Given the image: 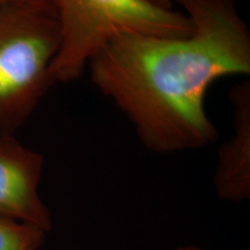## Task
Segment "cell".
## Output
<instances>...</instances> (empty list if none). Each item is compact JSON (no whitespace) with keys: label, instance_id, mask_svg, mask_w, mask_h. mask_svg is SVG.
Listing matches in <instances>:
<instances>
[{"label":"cell","instance_id":"9","mask_svg":"<svg viewBox=\"0 0 250 250\" xmlns=\"http://www.w3.org/2000/svg\"><path fill=\"white\" fill-rule=\"evenodd\" d=\"M234 1H235V0H234Z\"/></svg>","mask_w":250,"mask_h":250},{"label":"cell","instance_id":"8","mask_svg":"<svg viewBox=\"0 0 250 250\" xmlns=\"http://www.w3.org/2000/svg\"><path fill=\"white\" fill-rule=\"evenodd\" d=\"M170 250H208V249L201 248V247H197V246H182V247H177V248H174Z\"/></svg>","mask_w":250,"mask_h":250},{"label":"cell","instance_id":"2","mask_svg":"<svg viewBox=\"0 0 250 250\" xmlns=\"http://www.w3.org/2000/svg\"><path fill=\"white\" fill-rule=\"evenodd\" d=\"M58 48L52 0H0V134L14 136L54 85Z\"/></svg>","mask_w":250,"mask_h":250},{"label":"cell","instance_id":"5","mask_svg":"<svg viewBox=\"0 0 250 250\" xmlns=\"http://www.w3.org/2000/svg\"><path fill=\"white\" fill-rule=\"evenodd\" d=\"M232 134L220 146L213 186L220 199L242 203L250 198V81L230 89Z\"/></svg>","mask_w":250,"mask_h":250},{"label":"cell","instance_id":"4","mask_svg":"<svg viewBox=\"0 0 250 250\" xmlns=\"http://www.w3.org/2000/svg\"><path fill=\"white\" fill-rule=\"evenodd\" d=\"M44 156L12 134H0V215L23 221L49 233L52 217L40 197Z\"/></svg>","mask_w":250,"mask_h":250},{"label":"cell","instance_id":"1","mask_svg":"<svg viewBox=\"0 0 250 250\" xmlns=\"http://www.w3.org/2000/svg\"><path fill=\"white\" fill-rule=\"evenodd\" d=\"M192 24L186 36H124L88 62L92 83L159 154L210 145L205 110L215 81L250 74V30L234 0H174Z\"/></svg>","mask_w":250,"mask_h":250},{"label":"cell","instance_id":"6","mask_svg":"<svg viewBox=\"0 0 250 250\" xmlns=\"http://www.w3.org/2000/svg\"><path fill=\"white\" fill-rule=\"evenodd\" d=\"M46 234L35 225L0 215V250H40Z\"/></svg>","mask_w":250,"mask_h":250},{"label":"cell","instance_id":"3","mask_svg":"<svg viewBox=\"0 0 250 250\" xmlns=\"http://www.w3.org/2000/svg\"><path fill=\"white\" fill-rule=\"evenodd\" d=\"M52 2L59 24V48L52 65L55 83L76 80L104 46L121 37H180L192 30L182 11L159 7L149 0Z\"/></svg>","mask_w":250,"mask_h":250},{"label":"cell","instance_id":"7","mask_svg":"<svg viewBox=\"0 0 250 250\" xmlns=\"http://www.w3.org/2000/svg\"><path fill=\"white\" fill-rule=\"evenodd\" d=\"M149 1L153 2V4L159 6V7L162 8H167V9H171L174 8V0H149Z\"/></svg>","mask_w":250,"mask_h":250}]
</instances>
